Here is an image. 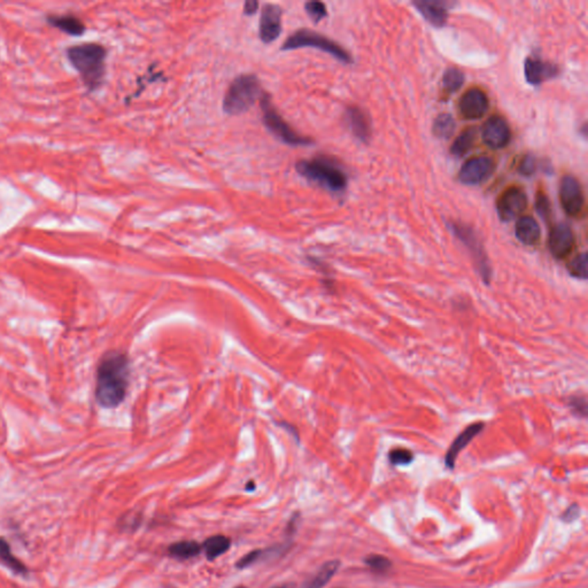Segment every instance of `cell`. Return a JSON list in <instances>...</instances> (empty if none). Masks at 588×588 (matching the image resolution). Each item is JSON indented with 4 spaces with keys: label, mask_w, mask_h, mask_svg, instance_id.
Masks as SVG:
<instances>
[{
    "label": "cell",
    "mask_w": 588,
    "mask_h": 588,
    "mask_svg": "<svg viewBox=\"0 0 588 588\" xmlns=\"http://www.w3.org/2000/svg\"><path fill=\"white\" fill-rule=\"evenodd\" d=\"M132 377L128 354L112 350L105 354L98 366L96 399L106 409H114L125 401Z\"/></svg>",
    "instance_id": "1"
},
{
    "label": "cell",
    "mask_w": 588,
    "mask_h": 588,
    "mask_svg": "<svg viewBox=\"0 0 588 588\" xmlns=\"http://www.w3.org/2000/svg\"><path fill=\"white\" fill-rule=\"evenodd\" d=\"M67 59L90 92L103 85L106 75L107 50L98 43H81L66 50Z\"/></svg>",
    "instance_id": "2"
},
{
    "label": "cell",
    "mask_w": 588,
    "mask_h": 588,
    "mask_svg": "<svg viewBox=\"0 0 588 588\" xmlns=\"http://www.w3.org/2000/svg\"><path fill=\"white\" fill-rule=\"evenodd\" d=\"M295 169L306 180L335 193L343 192L348 183L343 168L329 156H319L313 159L302 160L295 165Z\"/></svg>",
    "instance_id": "3"
},
{
    "label": "cell",
    "mask_w": 588,
    "mask_h": 588,
    "mask_svg": "<svg viewBox=\"0 0 588 588\" xmlns=\"http://www.w3.org/2000/svg\"><path fill=\"white\" fill-rule=\"evenodd\" d=\"M262 87L254 74H242L232 81L223 98V111L239 115L249 111L262 97Z\"/></svg>",
    "instance_id": "4"
},
{
    "label": "cell",
    "mask_w": 588,
    "mask_h": 588,
    "mask_svg": "<svg viewBox=\"0 0 588 588\" xmlns=\"http://www.w3.org/2000/svg\"><path fill=\"white\" fill-rule=\"evenodd\" d=\"M302 48H314L323 52L329 53L342 63H352V56L343 46L333 39H328L326 36L308 29H299L288 36L282 46V51H292Z\"/></svg>",
    "instance_id": "5"
},
{
    "label": "cell",
    "mask_w": 588,
    "mask_h": 588,
    "mask_svg": "<svg viewBox=\"0 0 588 588\" xmlns=\"http://www.w3.org/2000/svg\"><path fill=\"white\" fill-rule=\"evenodd\" d=\"M260 106L262 111L263 125L280 142L291 146H308L314 144V140L295 132L283 116L277 112L268 94H263L260 99Z\"/></svg>",
    "instance_id": "6"
},
{
    "label": "cell",
    "mask_w": 588,
    "mask_h": 588,
    "mask_svg": "<svg viewBox=\"0 0 588 588\" xmlns=\"http://www.w3.org/2000/svg\"><path fill=\"white\" fill-rule=\"evenodd\" d=\"M452 231L455 233L457 238L470 249L471 255L477 263L478 270L485 282H490L491 278V266L488 263L487 256L485 253L484 247L481 246V242L478 240L477 235L472 229L462 223H452Z\"/></svg>",
    "instance_id": "7"
},
{
    "label": "cell",
    "mask_w": 588,
    "mask_h": 588,
    "mask_svg": "<svg viewBox=\"0 0 588 588\" xmlns=\"http://www.w3.org/2000/svg\"><path fill=\"white\" fill-rule=\"evenodd\" d=\"M560 200L562 208L571 218H579L585 209L584 191L577 178L564 176L560 184Z\"/></svg>",
    "instance_id": "8"
},
{
    "label": "cell",
    "mask_w": 588,
    "mask_h": 588,
    "mask_svg": "<svg viewBox=\"0 0 588 588\" xmlns=\"http://www.w3.org/2000/svg\"><path fill=\"white\" fill-rule=\"evenodd\" d=\"M527 207V197L522 187H509L496 201V211L502 221L509 222L519 218Z\"/></svg>",
    "instance_id": "9"
},
{
    "label": "cell",
    "mask_w": 588,
    "mask_h": 588,
    "mask_svg": "<svg viewBox=\"0 0 588 588\" xmlns=\"http://www.w3.org/2000/svg\"><path fill=\"white\" fill-rule=\"evenodd\" d=\"M494 169V160L488 156H474L464 162L459 171V180L465 185H478L487 180Z\"/></svg>",
    "instance_id": "10"
},
{
    "label": "cell",
    "mask_w": 588,
    "mask_h": 588,
    "mask_svg": "<svg viewBox=\"0 0 588 588\" xmlns=\"http://www.w3.org/2000/svg\"><path fill=\"white\" fill-rule=\"evenodd\" d=\"M490 107L487 94L478 87H472L461 96L459 111L465 120H478L487 113Z\"/></svg>",
    "instance_id": "11"
},
{
    "label": "cell",
    "mask_w": 588,
    "mask_h": 588,
    "mask_svg": "<svg viewBox=\"0 0 588 588\" xmlns=\"http://www.w3.org/2000/svg\"><path fill=\"white\" fill-rule=\"evenodd\" d=\"M481 138L491 149H505L512 139V132L505 118L495 115L488 118L483 127Z\"/></svg>",
    "instance_id": "12"
},
{
    "label": "cell",
    "mask_w": 588,
    "mask_h": 588,
    "mask_svg": "<svg viewBox=\"0 0 588 588\" xmlns=\"http://www.w3.org/2000/svg\"><path fill=\"white\" fill-rule=\"evenodd\" d=\"M283 11L278 5L266 4L260 18L259 35L263 43L269 44L276 41L282 32Z\"/></svg>",
    "instance_id": "13"
},
{
    "label": "cell",
    "mask_w": 588,
    "mask_h": 588,
    "mask_svg": "<svg viewBox=\"0 0 588 588\" xmlns=\"http://www.w3.org/2000/svg\"><path fill=\"white\" fill-rule=\"evenodd\" d=\"M576 245L574 232L565 223H558L552 229L548 239L550 253L556 259L567 258Z\"/></svg>",
    "instance_id": "14"
},
{
    "label": "cell",
    "mask_w": 588,
    "mask_h": 588,
    "mask_svg": "<svg viewBox=\"0 0 588 588\" xmlns=\"http://www.w3.org/2000/svg\"><path fill=\"white\" fill-rule=\"evenodd\" d=\"M558 67L553 63H546L538 58H527L524 63L525 78L532 85H539L545 81L550 80L558 75Z\"/></svg>",
    "instance_id": "15"
},
{
    "label": "cell",
    "mask_w": 588,
    "mask_h": 588,
    "mask_svg": "<svg viewBox=\"0 0 588 588\" xmlns=\"http://www.w3.org/2000/svg\"><path fill=\"white\" fill-rule=\"evenodd\" d=\"M416 10L423 15L426 21L434 27H443L448 20L450 4L437 0H419L412 3Z\"/></svg>",
    "instance_id": "16"
},
{
    "label": "cell",
    "mask_w": 588,
    "mask_h": 588,
    "mask_svg": "<svg viewBox=\"0 0 588 588\" xmlns=\"http://www.w3.org/2000/svg\"><path fill=\"white\" fill-rule=\"evenodd\" d=\"M346 121L350 132L359 140L368 143L371 137V125L367 114L362 109L355 106L347 108L345 113Z\"/></svg>",
    "instance_id": "17"
},
{
    "label": "cell",
    "mask_w": 588,
    "mask_h": 588,
    "mask_svg": "<svg viewBox=\"0 0 588 588\" xmlns=\"http://www.w3.org/2000/svg\"><path fill=\"white\" fill-rule=\"evenodd\" d=\"M484 423H476L468 426L467 429L454 440L445 457V463L448 469H453L459 454L474 440V437L478 436L484 430Z\"/></svg>",
    "instance_id": "18"
},
{
    "label": "cell",
    "mask_w": 588,
    "mask_h": 588,
    "mask_svg": "<svg viewBox=\"0 0 588 588\" xmlns=\"http://www.w3.org/2000/svg\"><path fill=\"white\" fill-rule=\"evenodd\" d=\"M46 21L60 32H65L67 35L75 36V37L83 35L87 30L85 23L76 15L50 14L46 17Z\"/></svg>",
    "instance_id": "19"
},
{
    "label": "cell",
    "mask_w": 588,
    "mask_h": 588,
    "mask_svg": "<svg viewBox=\"0 0 588 588\" xmlns=\"http://www.w3.org/2000/svg\"><path fill=\"white\" fill-rule=\"evenodd\" d=\"M516 237L526 246L536 245L541 238V229L532 216H521L516 223Z\"/></svg>",
    "instance_id": "20"
},
{
    "label": "cell",
    "mask_w": 588,
    "mask_h": 588,
    "mask_svg": "<svg viewBox=\"0 0 588 588\" xmlns=\"http://www.w3.org/2000/svg\"><path fill=\"white\" fill-rule=\"evenodd\" d=\"M231 543V539L229 536L216 534V536H209L204 540L201 547H202V550H204L207 560H214L218 557L222 556L223 554L227 553L230 549Z\"/></svg>",
    "instance_id": "21"
},
{
    "label": "cell",
    "mask_w": 588,
    "mask_h": 588,
    "mask_svg": "<svg viewBox=\"0 0 588 588\" xmlns=\"http://www.w3.org/2000/svg\"><path fill=\"white\" fill-rule=\"evenodd\" d=\"M201 552H202V547H201L200 543H198L194 540L176 541L168 547L169 556L180 560L194 558L198 555H200Z\"/></svg>",
    "instance_id": "22"
},
{
    "label": "cell",
    "mask_w": 588,
    "mask_h": 588,
    "mask_svg": "<svg viewBox=\"0 0 588 588\" xmlns=\"http://www.w3.org/2000/svg\"><path fill=\"white\" fill-rule=\"evenodd\" d=\"M339 567V560H333L326 562V564H323L319 572L313 577L312 580L309 581L308 584L306 585L304 588L324 587L331 580V578L337 574V571H338Z\"/></svg>",
    "instance_id": "23"
},
{
    "label": "cell",
    "mask_w": 588,
    "mask_h": 588,
    "mask_svg": "<svg viewBox=\"0 0 588 588\" xmlns=\"http://www.w3.org/2000/svg\"><path fill=\"white\" fill-rule=\"evenodd\" d=\"M477 140V130L474 128H468L454 140L450 153L455 156H463L467 154Z\"/></svg>",
    "instance_id": "24"
},
{
    "label": "cell",
    "mask_w": 588,
    "mask_h": 588,
    "mask_svg": "<svg viewBox=\"0 0 588 588\" xmlns=\"http://www.w3.org/2000/svg\"><path fill=\"white\" fill-rule=\"evenodd\" d=\"M456 128V123L450 114H440L433 123V134L441 139H448L452 137Z\"/></svg>",
    "instance_id": "25"
},
{
    "label": "cell",
    "mask_w": 588,
    "mask_h": 588,
    "mask_svg": "<svg viewBox=\"0 0 588 588\" xmlns=\"http://www.w3.org/2000/svg\"><path fill=\"white\" fill-rule=\"evenodd\" d=\"M464 83V74L457 68H450L443 74V91L445 94H455Z\"/></svg>",
    "instance_id": "26"
},
{
    "label": "cell",
    "mask_w": 588,
    "mask_h": 588,
    "mask_svg": "<svg viewBox=\"0 0 588 588\" xmlns=\"http://www.w3.org/2000/svg\"><path fill=\"white\" fill-rule=\"evenodd\" d=\"M0 560H3L8 567L15 571L17 574H27V567L12 554L11 547L6 540L0 538Z\"/></svg>",
    "instance_id": "27"
},
{
    "label": "cell",
    "mask_w": 588,
    "mask_h": 588,
    "mask_svg": "<svg viewBox=\"0 0 588 588\" xmlns=\"http://www.w3.org/2000/svg\"><path fill=\"white\" fill-rule=\"evenodd\" d=\"M567 270L571 276L579 280H586L587 278V254L581 253L574 259L571 260L567 264Z\"/></svg>",
    "instance_id": "28"
},
{
    "label": "cell",
    "mask_w": 588,
    "mask_h": 588,
    "mask_svg": "<svg viewBox=\"0 0 588 588\" xmlns=\"http://www.w3.org/2000/svg\"><path fill=\"white\" fill-rule=\"evenodd\" d=\"M305 10L314 22H319L328 15L326 4H323L321 1L306 3Z\"/></svg>",
    "instance_id": "29"
},
{
    "label": "cell",
    "mask_w": 588,
    "mask_h": 588,
    "mask_svg": "<svg viewBox=\"0 0 588 588\" xmlns=\"http://www.w3.org/2000/svg\"><path fill=\"white\" fill-rule=\"evenodd\" d=\"M140 523H142V514L132 512L123 515L121 521L118 523V525L121 526V529L123 531L134 532V531H136L140 526Z\"/></svg>",
    "instance_id": "30"
},
{
    "label": "cell",
    "mask_w": 588,
    "mask_h": 588,
    "mask_svg": "<svg viewBox=\"0 0 588 588\" xmlns=\"http://www.w3.org/2000/svg\"><path fill=\"white\" fill-rule=\"evenodd\" d=\"M366 564L377 572H386L392 567L391 560L383 555H370L366 558Z\"/></svg>",
    "instance_id": "31"
},
{
    "label": "cell",
    "mask_w": 588,
    "mask_h": 588,
    "mask_svg": "<svg viewBox=\"0 0 588 588\" xmlns=\"http://www.w3.org/2000/svg\"><path fill=\"white\" fill-rule=\"evenodd\" d=\"M266 554V549L251 550L249 553L245 554L244 556L239 558L238 562L235 563V567L237 569H246V567H251L256 562H259Z\"/></svg>",
    "instance_id": "32"
},
{
    "label": "cell",
    "mask_w": 588,
    "mask_h": 588,
    "mask_svg": "<svg viewBox=\"0 0 588 588\" xmlns=\"http://www.w3.org/2000/svg\"><path fill=\"white\" fill-rule=\"evenodd\" d=\"M414 460L412 452L405 448H395L390 453V462L395 465H407Z\"/></svg>",
    "instance_id": "33"
},
{
    "label": "cell",
    "mask_w": 588,
    "mask_h": 588,
    "mask_svg": "<svg viewBox=\"0 0 588 588\" xmlns=\"http://www.w3.org/2000/svg\"><path fill=\"white\" fill-rule=\"evenodd\" d=\"M536 169V162L534 156H525L519 163L518 171L523 176H531Z\"/></svg>",
    "instance_id": "34"
},
{
    "label": "cell",
    "mask_w": 588,
    "mask_h": 588,
    "mask_svg": "<svg viewBox=\"0 0 588 588\" xmlns=\"http://www.w3.org/2000/svg\"><path fill=\"white\" fill-rule=\"evenodd\" d=\"M536 211L543 218H547L550 214V204L548 198L543 192H539L536 196Z\"/></svg>",
    "instance_id": "35"
},
{
    "label": "cell",
    "mask_w": 588,
    "mask_h": 588,
    "mask_svg": "<svg viewBox=\"0 0 588 588\" xmlns=\"http://www.w3.org/2000/svg\"><path fill=\"white\" fill-rule=\"evenodd\" d=\"M579 509H578L577 505H571L570 508L567 509V512H564L563 516H562V518L565 521V522H572L574 519L578 518V516H579Z\"/></svg>",
    "instance_id": "36"
},
{
    "label": "cell",
    "mask_w": 588,
    "mask_h": 588,
    "mask_svg": "<svg viewBox=\"0 0 588 588\" xmlns=\"http://www.w3.org/2000/svg\"><path fill=\"white\" fill-rule=\"evenodd\" d=\"M259 8V3L256 0H247L244 4V13L246 15H254Z\"/></svg>",
    "instance_id": "37"
},
{
    "label": "cell",
    "mask_w": 588,
    "mask_h": 588,
    "mask_svg": "<svg viewBox=\"0 0 588 588\" xmlns=\"http://www.w3.org/2000/svg\"><path fill=\"white\" fill-rule=\"evenodd\" d=\"M586 400L585 399H574V401L571 402L572 403V408L576 409L579 414H582V416H586V409H587V406L582 405L581 403H585Z\"/></svg>",
    "instance_id": "38"
},
{
    "label": "cell",
    "mask_w": 588,
    "mask_h": 588,
    "mask_svg": "<svg viewBox=\"0 0 588 588\" xmlns=\"http://www.w3.org/2000/svg\"><path fill=\"white\" fill-rule=\"evenodd\" d=\"M245 490L247 492H253L255 490V481H249L247 484H246Z\"/></svg>",
    "instance_id": "39"
},
{
    "label": "cell",
    "mask_w": 588,
    "mask_h": 588,
    "mask_svg": "<svg viewBox=\"0 0 588 588\" xmlns=\"http://www.w3.org/2000/svg\"><path fill=\"white\" fill-rule=\"evenodd\" d=\"M276 588H294V585L293 584H285V585H282V586H280V587H276Z\"/></svg>",
    "instance_id": "40"
},
{
    "label": "cell",
    "mask_w": 588,
    "mask_h": 588,
    "mask_svg": "<svg viewBox=\"0 0 588 588\" xmlns=\"http://www.w3.org/2000/svg\"><path fill=\"white\" fill-rule=\"evenodd\" d=\"M235 588H246V587H245V586H238V587H235Z\"/></svg>",
    "instance_id": "41"
}]
</instances>
